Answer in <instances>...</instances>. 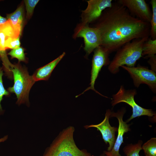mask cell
<instances>
[{"label": "cell", "instance_id": "obj_1", "mask_svg": "<svg viewBox=\"0 0 156 156\" xmlns=\"http://www.w3.org/2000/svg\"><path fill=\"white\" fill-rule=\"evenodd\" d=\"M92 24L100 32L101 46L109 54L134 39L150 36V23L132 16L117 1Z\"/></svg>", "mask_w": 156, "mask_h": 156}, {"label": "cell", "instance_id": "obj_2", "mask_svg": "<svg viewBox=\"0 0 156 156\" xmlns=\"http://www.w3.org/2000/svg\"><path fill=\"white\" fill-rule=\"evenodd\" d=\"M75 129L69 126L60 132L42 156H92L85 149L77 146L74 138Z\"/></svg>", "mask_w": 156, "mask_h": 156}, {"label": "cell", "instance_id": "obj_3", "mask_svg": "<svg viewBox=\"0 0 156 156\" xmlns=\"http://www.w3.org/2000/svg\"><path fill=\"white\" fill-rule=\"evenodd\" d=\"M149 38L146 37L134 39L118 49L108 66L110 73L116 74L122 66H135L137 61L142 57L143 44Z\"/></svg>", "mask_w": 156, "mask_h": 156}, {"label": "cell", "instance_id": "obj_4", "mask_svg": "<svg viewBox=\"0 0 156 156\" xmlns=\"http://www.w3.org/2000/svg\"><path fill=\"white\" fill-rule=\"evenodd\" d=\"M9 68V71L13 75L14 84L12 87L8 88V91L16 94L17 104H25L29 106V91L35 82L32 76L29 75L27 69L20 64H13L10 63Z\"/></svg>", "mask_w": 156, "mask_h": 156}, {"label": "cell", "instance_id": "obj_5", "mask_svg": "<svg viewBox=\"0 0 156 156\" xmlns=\"http://www.w3.org/2000/svg\"><path fill=\"white\" fill-rule=\"evenodd\" d=\"M135 89L126 90L123 86H121L118 92L113 95L111 104L113 106L121 102L127 103L131 107L132 109V114L126 122H129L134 118L142 116L152 117L155 114L151 109L143 108L135 102L134 97L137 94Z\"/></svg>", "mask_w": 156, "mask_h": 156}, {"label": "cell", "instance_id": "obj_6", "mask_svg": "<svg viewBox=\"0 0 156 156\" xmlns=\"http://www.w3.org/2000/svg\"><path fill=\"white\" fill-rule=\"evenodd\" d=\"M73 38L83 39L84 49L86 53V57L88 56L96 48L101 45V36L98 30L89 25L80 22L77 24L74 29Z\"/></svg>", "mask_w": 156, "mask_h": 156}, {"label": "cell", "instance_id": "obj_7", "mask_svg": "<svg viewBox=\"0 0 156 156\" xmlns=\"http://www.w3.org/2000/svg\"><path fill=\"white\" fill-rule=\"evenodd\" d=\"M126 70L132 79L134 86L138 87L142 84L147 85L154 93L156 92V74L155 72L147 67L138 64L135 67H121Z\"/></svg>", "mask_w": 156, "mask_h": 156}, {"label": "cell", "instance_id": "obj_8", "mask_svg": "<svg viewBox=\"0 0 156 156\" xmlns=\"http://www.w3.org/2000/svg\"><path fill=\"white\" fill-rule=\"evenodd\" d=\"M93 51L94 54L92 61L91 76L90 84V86L81 94L77 96L76 97L90 90H92L99 94L105 97L95 89L94 85L96 80L102 67L104 66L109 65L110 64V62L109 58L110 54L101 46L96 48Z\"/></svg>", "mask_w": 156, "mask_h": 156}, {"label": "cell", "instance_id": "obj_9", "mask_svg": "<svg viewBox=\"0 0 156 156\" xmlns=\"http://www.w3.org/2000/svg\"><path fill=\"white\" fill-rule=\"evenodd\" d=\"M86 1V8L81 11V22L88 25L94 23L105 10L111 7L113 3L112 0H89Z\"/></svg>", "mask_w": 156, "mask_h": 156}, {"label": "cell", "instance_id": "obj_10", "mask_svg": "<svg viewBox=\"0 0 156 156\" xmlns=\"http://www.w3.org/2000/svg\"><path fill=\"white\" fill-rule=\"evenodd\" d=\"M133 16L150 23L152 11L144 0H118Z\"/></svg>", "mask_w": 156, "mask_h": 156}, {"label": "cell", "instance_id": "obj_11", "mask_svg": "<svg viewBox=\"0 0 156 156\" xmlns=\"http://www.w3.org/2000/svg\"><path fill=\"white\" fill-rule=\"evenodd\" d=\"M111 112V111L109 109H107L104 119L100 123L97 125H86L84 126L86 129L91 127L95 128L100 131L105 144H107V143H109L108 151H110L114 146L116 139L115 133L118 131V127H112L109 124V119Z\"/></svg>", "mask_w": 156, "mask_h": 156}, {"label": "cell", "instance_id": "obj_12", "mask_svg": "<svg viewBox=\"0 0 156 156\" xmlns=\"http://www.w3.org/2000/svg\"><path fill=\"white\" fill-rule=\"evenodd\" d=\"M125 108H122L117 112H112L110 117H115L118 119L119 125L118 134L114 146L110 151H104V153L106 156H121L119 153L120 146L123 142V136L124 133L130 130V125L126 122L123 121V117L125 112Z\"/></svg>", "mask_w": 156, "mask_h": 156}, {"label": "cell", "instance_id": "obj_13", "mask_svg": "<svg viewBox=\"0 0 156 156\" xmlns=\"http://www.w3.org/2000/svg\"><path fill=\"white\" fill-rule=\"evenodd\" d=\"M21 32L15 28L9 20L0 25V52L5 51V43L10 38H16L20 36Z\"/></svg>", "mask_w": 156, "mask_h": 156}, {"label": "cell", "instance_id": "obj_14", "mask_svg": "<svg viewBox=\"0 0 156 156\" xmlns=\"http://www.w3.org/2000/svg\"><path fill=\"white\" fill-rule=\"evenodd\" d=\"M64 52L54 60L36 70L32 76L35 82L41 80H47L51 73L59 62L65 55Z\"/></svg>", "mask_w": 156, "mask_h": 156}, {"label": "cell", "instance_id": "obj_15", "mask_svg": "<svg viewBox=\"0 0 156 156\" xmlns=\"http://www.w3.org/2000/svg\"><path fill=\"white\" fill-rule=\"evenodd\" d=\"M24 16V8L22 5L14 12L8 14L7 17V20L10 21L14 27L22 32Z\"/></svg>", "mask_w": 156, "mask_h": 156}, {"label": "cell", "instance_id": "obj_16", "mask_svg": "<svg viewBox=\"0 0 156 156\" xmlns=\"http://www.w3.org/2000/svg\"><path fill=\"white\" fill-rule=\"evenodd\" d=\"M156 39L149 38L143 44L142 55L144 56L145 58H148L156 55Z\"/></svg>", "mask_w": 156, "mask_h": 156}, {"label": "cell", "instance_id": "obj_17", "mask_svg": "<svg viewBox=\"0 0 156 156\" xmlns=\"http://www.w3.org/2000/svg\"><path fill=\"white\" fill-rule=\"evenodd\" d=\"M142 141L140 140L137 143L128 144L123 149L124 153L126 156H140L139 153L142 150Z\"/></svg>", "mask_w": 156, "mask_h": 156}, {"label": "cell", "instance_id": "obj_18", "mask_svg": "<svg viewBox=\"0 0 156 156\" xmlns=\"http://www.w3.org/2000/svg\"><path fill=\"white\" fill-rule=\"evenodd\" d=\"M146 156H156V138H153L142 146Z\"/></svg>", "mask_w": 156, "mask_h": 156}, {"label": "cell", "instance_id": "obj_19", "mask_svg": "<svg viewBox=\"0 0 156 156\" xmlns=\"http://www.w3.org/2000/svg\"><path fill=\"white\" fill-rule=\"evenodd\" d=\"M151 7L152 16L150 22V36L153 39H156V0H151L150 2Z\"/></svg>", "mask_w": 156, "mask_h": 156}, {"label": "cell", "instance_id": "obj_20", "mask_svg": "<svg viewBox=\"0 0 156 156\" xmlns=\"http://www.w3.org/2000/svg\"><path fill=\"white\" fill-rule=\"evenodd\" d=\"M24 49L21 47H19L12 49L8 54L11 56V58H16L18 62H25L26 60Z\"/></svg>", "mask_w": 156, "mask_h": 156}, {"label": "cell", "instance_id": "obj_21", "mask_svg": "<svg viewBox=\"0 0 156 156\" xmlns=\"http://www.w3.org/2000/svg\"><path fill=\"white\" fill-rule=\"evenodd\" d=\"M39 0H24L26 10V18H30L33 13L34 8Z\"/></svg>", "mask_w": 156, "mask_h": 156}, {"label": "cell", "instance_id": "obj_22", "mask_svg": "<svg viewBox=\"0 0 156 156\" xmlns=\"http://www.w3.org/2000/svg\"><path fill=\"white\" fill-rule=\"evenodd\" d=\"M20 36L17 38H10L5 42V50L8 49H14L20 47L21 42Z\"/></svg>", "mask_w": 156, "mask_h": 156}, {"label": "cell", "instance_id": "obj_23", "mask_svg": "<svg viewBox=\"0 0 156 156\" xmlns=\"http://www.w3.org/2000/svg\"><path fill=\"white\" fill-rule=\"evenodd\" d=\"M3 75V73L2 68H0V114L3 111L1 102L3 99V97L4 95L8 96L9 94L8 91L5 89L3 84L2 80Z\"/></svg>", "mask_w": 156, "mask_h": 156}, {"label": "cell", "instance_id": "obj_24", "mask_svg": "<svg viewBox=\"0 0 156 156\" xmlns=\"http://www.w3.org/2000/svg\"><path fill=\"white\" fill-rule=\"evenodd\" d=\"M149 58L148 62L151 66V70L155 72L156 70V55H155L152 56Z\"/></svg>", "mask_w": 156, "mask_h": 156}, {"label": "cell", "instance_id": "obj_25", "mask_svg": "<svg viewBox=\"0 0 156 156\" xmlns=\"http://www.w3.org/2000/svg\"><path fill=\"white\" fill-rule=\"evenodd\" d=\"M7 20L6 18L2 17L0 15V25L5 23Z\"/></svg>", "mask_w": 156, "mask_h": 156}, {"label": "cell", "instance_id": "obj_26", "mask_svg": "<svg viewBox=\"0 0 156 156\" xmlns=\"http://www.w3.org/2000/svg\"><path fill=\"white\" fill-rule=\"evenodd\" d=\"M8 135H6L3 137L0 138V143L4 142L6 141L8 139Z\"/></svg>", "mask_w": 156, "mask_h": 156}, {"label": "cell", "instance_id": "obj_27", "mask_svg": "<svg viewBox=\"0 0 156 156\" xmlns=\"http://www.w3.org/2000/svg\"><path fill=\"white\" fill-rule=\"evenodd\" d=\"M99 156H106L105 154L103 153V154L100 155Z\"/></svg>", "mask_w": 156, "mask_h": 156}, {"label": "cell", "instance_id": "obj_28", "mask_svg": "<svg viewBox=\"0 0 156 156\" xmlns=\"http://www.w3.org/2000/svg\"><path fill=\"white\" fill-rule=\"evenodd\" d=\"M1 52H0V56H1Z\"/></svg>", "mask_w": 156, "mask_h": 156}, {"label": "cell", "instance_id": "obj_29", "mask_svg": "<svg viewBox=\"0 0 156 156\" xmlns=\"http://www.w3.org/2000/svg\"></svg>", "mask_w": 156, "mask_h": 156}]
</instances>
